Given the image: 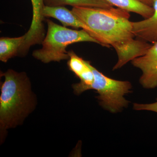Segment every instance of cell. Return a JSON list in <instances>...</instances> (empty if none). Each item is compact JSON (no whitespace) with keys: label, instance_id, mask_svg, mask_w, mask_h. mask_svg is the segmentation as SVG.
Returning <instances> with one entry per match:
<instances>
[{"label":"cell","instance_id":"obj_1","mask_svg":"<svg viewBox=\"0 0 157 157\" xmlns=\"http://www.w3.org/2000/svg\"><path fill=\"white\" fill-rule=\"evenodd\" d=\"M72 11L95 33L100 45L115 49L118 61L113 70L145 54L151 46L146 41L135 39L130 12L126 10L113 7H74Z\"/></svg>","mask_w":157,"mask_h":157},{"label":"cell","instance_id":"obj_2","mask_svg":"<svg viewBox=\"0 0 157 157\" xmlns=\"http://www.w3.org/2000/svg\"><path fill=\"white\" fill-rule=\"evenodd\" d=\"M1 76L5 77V81L1 87L0 122L1 128L5 130L28 113L32 100L30 82L25 73L9 70Z\"/></svg>","mask_w":157,"mask_h":157},{"label":"cell","instance_id":"obj_3","mask_svg":"<svg viewBox=\"0 0 157 157\" xmlns=\"http://www.w3.org/2000/svg\"><path fill=\"white\" fill-rule=\"evenodd\" d=\"M48 29L42 44V48L34 51L33 56L45 63L69 59L68 45L80 42H92L99 44L86 31L71 29L46 20Z\"/></svg>","mask_w":157,"mask_h":157},{"label":"cell","instance_id":"obj_4","mask_svg":"<svg viewBox=\"0 0 157 157\" xmlns=\"http://www.w3.org/2000/svg\"><path fill=\"white\" fill-rule=\"evenodd\" d=\"M89 65L92 70L94 79L90 90H95L99 94L98 98L100 105L112 113L118 112L127 107L128 101L124 96L131 92L132 86L128 81H120L104 75L94 67Z\"/></svg>","mask_w":157,"mask_h":157},{"label":"cell","instance_id":"obj_5","mask_svg":"<svg viewBox=\"0 0 157 157\" xmlns=\"http://www.w3.org/2000/svg\"><path fill=\"white\" fill-rule=\"evenodd\" d=\"M33 6V17L29 29L25 34L26 38L20 49L18 56L27 54L33 45L42 44L45 37V29L43 21L45 17L43 11L44 0H31Z\"/></svg>","mask_w":157,"mask_h":157},{"label":"cell","instance_id":"obj_6","mask_svg":"<svg viewBox=\"0 0 157 157\" xmlns=\"http://www.w3.org/2000/svg\"><path fill=\"white\" fill-rule=\"evenodd\" d=\"M132 63L142 72L140 82L144 87H157V42L151 45L145 54L132 60Z\"/></svg>","mask_w":157,"mask_h":157},{"label":"cell","instance_id":"obj_7","mask_svg":"<svg viewBox=\"0 0 157 157\" xmlns=\"http://www.w3.org/2000/svg\"><path fill=\"white\" fill-rule=\"evenodd\" d=\"M70 58L68 61V67L78 78L80 82L73 85L74 92L77 94L90 90L94 82V76L90 68L89 61L79 57L73 50L68 52Z\"/></svg>","mask_w":157,"mask_h":157},{"label":"cell","instance_id":"obj_8","mask_svg":"<svg viewBox=\"0 0 157 157\" xmlns=\"http://www.w3.org/2000/svg\"><path fill=\"white\" fill-rule=\"evenodd\" d=\"M43 16L45 17H53L62 23L64 26H70L75 28H81L86 31L100 43L98 36L81 20L79 19L72 11L64 6H45L43 9Z\"/></svg>","mask_w":157,"mask_h":157},{"label":"cell","instance_id":"obj_9","mask_svg":"<svg viewBox=\"0 0 157 157\" xmlns=\"http://www.w3.org/2000/svg\"><path fill=\"white\" fill-rule=\"evenodd\" d=\"M152 7L154 12L151 17L132 22V25L135 36L154 44L157 42V0H155Z\"/></svg>","mask_w":157,"mask_h":157},{"label":"cell","instance_id":"obj_10","mask_svg":"<svg viewBox=\"0 0 157 157\" xmlns=\"http://www.w3.org/2000/svg\"><path fill=\"white\" fill-rule=\"evenodd\" d=\"M26 38L25 34L16 38L1 37L0 39V60L6 63L9 59L18 56L20 49Z\"/></svg>","mask_w":157,"mask_h":157},{"label":"cell","instance_id":"obj_11","mask_svg":"<svg viewBox=\"0 0 157 157\" xmlns=\"http://www.w3.org/2000/svg\"><path fill=\"white\" fill-rule=\"evenodd\" d=\"M113 6L139 14L147 18L152 15L154 9L140 2L138 0H106Z\"/></svg>","mask_w":157,"mask_h":157},{"label":"cell","instance_id":"obj_12","mask_svg":"<svg viewBox=\"0 0 157 157\" xmlns=\"http://www.w3.org/2000/svg\"><path fill=\"white\" fill-rule=\"evenodd\" d=\"M45 6L108 8L113 7L106 0H44Z\"/></svg>","mask_w":157,"mask_h":157},{"label":"cell","instance_id":"obj_13","mask_svg":"<svg viewBox=\"0 0 157 157\" xmlns=\"http://www.w3.org/2000/svg\"><path fill=\"white\" fill-rule=\"evenodd\" d=\"M134 109L137 110H148L157 113V99L155 102L151 104H140L135 103L134 104Z\"/></svg>","mask_w":157,"mask_h":157},{"label":"cell","instance_id":"obj_14","mask_svg":"<svg viewBox=\"0 0 157 157\" xmlns=\"http://www.w3.org/2000/svg\"><path fill=\"white\" fill-rule=\"evenodd\" d=\"M138 1L146 6L152 7L155 0H138Z\"/></svg>","mask_w":157,"mask_h":157}]
</instances>
